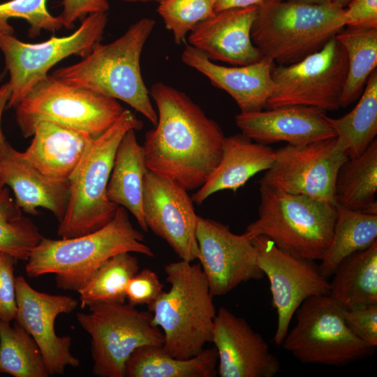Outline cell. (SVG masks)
Returning <instances> with one entry per match:
<instances>
[{
  "label": "cell",
  "instance_id": "18",
  "mask_svg": "<svg viewBox=\"0 0 377 377\" xmlns=\"http://www.w3.org/2000/svg\"><path fill=\"white\" fill-rule=\"evenodd\" d=\"M212 343L221 377H274L281 370L279 360L264 338L223 306L214 318Z\"/></svg>",
  "mask_w": 377,
  "mask_h": 377
},
{
  "label": "cell",
  "instance_id": "36",
  "mask_svg": "<svg viewBox=\"0 0 377 377\" xmlns=\"http://www.w3.org/2000/svg\"><path fill=\"white\" fill-rule=\"evenodd\" d=\"M47 0H10L0 3V34L13 35L14 29L8 23L11 18H22L30 25L29 37L34 38L45 30L55 32L63 27L59 16L52 15L46 6Z\"/></svg>",
  "mask_w": 377,
  "mask_h": 377
},
{
  "label": "cell",
  "instance_id": "38",
  "mask_svg": "<svg viewBox=\"0 0 377 377\" xmlns=\"http://www.w3.org/2000/svg\"><path fill=\"white\" fill-rule=\"evenodd\" d=\"M16 259L0 251V319L11 322L17 312L15 264Z\"/></svg>",
  "mask_w": 377,
  "mask_h": 377
},
{
  "label": "cell",
  "instance_id": "19",
  "mask_svg": "<svg viewBox=\"0 0 377 377\" xmlns=\"http://www.w3.org/2000/svg\"><path fill=\"white\" fill-rule=\"evenodd\" d=\"M326 111L311 106L286 105L242 112L235 121L242 133L265 145L279 142L302 145L335 138L325 119Z\"/></svg>",
  "mask_w": 377,
  "mask_h": 377
},
{
  "label": "cell",
  "instance_id": "10",
  "mask_svg": "<svg viewBox=\"0 0 377 377\" xmlns=\"http://www.w3.org/2000/svg\"><path fill=\"white\" fill-rule=\"evenodd\" d=\"M330 295L313 296L297 310V323L281 345L304 364L342 366L374 352L348 327Z\"/></svg>",
  "mask_w": 377,
  "mask_h": 377
},
{
  "label": "cell",
  "instance_id": "6",
  "mask_svg": "<svg viewBox=\"0 0 377 377\" xmlns=\"http://www.w3.org/2000/svg\"><path fill=\"white\" fill-rule=\"evenodd\" d=\"M258 218L246 229L263 235L295 257L321 260L331 242L337 219L336 203L291 194L260 185Z\"/></svg>",
  "mask_w": 377,
  "mask_h": 377
},
{
  "label": "cell",
  "instance_id": "45",
  "mask_svg": "<svg viewBox=\"0 0 377 377\" xmlns=\"http://www.w3.org/2000/svg\"><path fill=\"white\" fill-rule=\"evenodd\" d=\"M350 0H333V3L339 6L341 8H346Z\"/></svg>",
  "mask_w": 377,
  "mask_h": 377
},
{
  "label": "cell",
  "instance_id": "24",
  "mask_svg": "<svg viewBox=\"0 0 377 377\" xmlns=\"http://www.w3.org/2000/svg\"><path fill=\"white\" fill-rule=\"evenodd\" d=\"M274 159V149L242 133L225 137L220 161L207 181L192 195L193 202L200 205L216 192H235L255 175L270 168Z\"/></svg>",
  "mask_w": 377,
  "mask_h": 377
},
{
  "label": "cell",
  "instance_id": "40",
  "mask_svg": "<svg viewBox=\"0 0 377 377\" xmlns=\"http://www.w3.org/2000/svg\"><path fill=\"white\" fill-rule=\"evenodd\" d=\"M63 10L59 16L63 27L72 29L80 18L94 13H107L110 5L107 0H62Z\"/></svg>",
  "mask_w": 377,
  "mask_h": 377
},
{
  "label": "cell",
  "instance_id": "28",
  "mask_svg": "<svg viewBox=\"0 0 377 377\" xmlns=\"http://www.w3.org/2000/svg\"><path fill=\"white\" fill-rule=\"evenodd\" d=\"M354 108L339 118L325 115L335 133L337 147L349 158L361 155L377 135V70L369 76Z\"/></svg>",
  "mask_w": 377,
  "mask_h": 377
},
{
  "label": "cell",
  "instance_id": "29",
  "mask_svg": "<svg viewBox=\"0 0 377 377\" xmlns=\"http://www.w3.org/2000/svg\"><path fill=\"white\" fill-rule=\"evenodd\" d=\"M377 140L360 156L348 158L339 168L336 203L350 209L377 214Z\"/></svg>",
  "mask_w": 377,
  "mask_h": 377
},
{
  "label": "cell",
  "instance_id": "4",
  "mask_svg": "<svg viewBox=\"0 0 377 377\" xmlns=\"http://www.w3.org/2000/svg\"><path fill=\"white\" fill-rule=\"evenodd\" d=\"M168 291L147 305L152 324L164 335L163 349L179 359L190 358L212 343L216 310L199 263L181 260L165 268Z\"/></svg>",
  "mask_w": 377,
  "mask_h": 377
},
{
  "label": "cell",
  "instance_id": "25",
  "mask_svg": "<svg viewBox=\"0 0 377 377\" xmlns=\"http://www.w3.org/2000/svg\"><path fill=\"white\" fill-rule=\"evenodd\" d=\"M131 129L121 140L114 159L107 194L109 200L129 211L145 232L148 231L142 209L143 182L148 169L142 145Z\"/></svg>",
  "mask_w": 377,
  "mask_h": 377
},
{
  "label": "cell",
  "instance_id": "27",
  "mask_svg": "<svg viewBox=\"0 0 377 377\" xmlns=\"http://www.w3.org/2000/svg\"><path fill=\"white\" fill-rule=\"evenodd\" d=\"M332 276L330 295L343 308L377 304V241L346 258Z\"/></svg>",
  "mask_w": 377,
  "mask_h": 377
},
{
  "label": "cell",
  "instance_id": "13",
  "mask_svg": "<svg viewBox=\"0 0 377 377\" xmlns=\"http://www.w3.org/2000/svg\"><path fill=\"white\" fill-rule=\"evenodd\" d=\"M275 159L258 180L260 185L336 203L334 185L340 166L348 157L336 138L274 150Z\"/></svg>",
  "mask_w": 377,
  "mask_h": 377
},
{
  "label": "cell",
  "instance_id": "43",
  "mask_svg": "<svg viewBox=\"0 0 377 377\" xmlns=\"http://www.w3.org/2000/svg\"><path fill=\"white\" fill-rule=\"evenodd\" d=\"M10 96L11 88L9 83L6 82L0 87V150L8 142L1 129V118L3 110L7 107Z\"/></svg>",
  "mask_w": 377,
  "mask_h": 377
},
{
  "label": "cell",
  "instance_id": "39",
  "mask_svg": "<svg viewBox=\"0 0 377 377\" xmlns=\"http://www.w3.org/2000/svg\"><path fill=\"white\" fill-rule=\"evenodd\" d=\"M342 314L351 331L371 347L377 346V304L347 309Z\"/></svg>",
  "mask_w": 377,
  "mask_h": 377
},
{
  "label": "cell",
  "instance_id": "11",
  "mask_svg": "<svg viewBox=\"0 0 377 377\" xmlns=\"http://www.w3.org/2000/svg\"><path fill=\"white\" fill-rule=\"evenodd\" d=\"M347 68L346 51L335 36L300 61L274 64L272 89L265 109L304 105L337 110L341 108Z\"/></svg>",
  "mask_w": 377,
  "mask_h": 377
},
{
  "label": "cell",
  "instance_id": "35",
  "mask_svg": "<svg viewBox=\"0 0 377 377\" xmlns=\"http://www.w3.org/2000/svg\"><path fill=\"white\" fill-rule=\"evenodd\" d=\"M158 3L157 12L178 45L185 41L199 22L215 13V0H161Z\"/></svg>",
  "mask_w": 377,
  "mask_h": 377
},
{
  "label": "cell",
  "instance_id": "21",
  "mask_svg": "<svg viewBox=\"0 0 377 377\" xmlns=\"http://www.w3.org/2000/svg\"><path fill=\"white\" fill-rule=\"evenodd\" d=\"M186 66L207 77L216 87L226 91L242 112L266 108L272 89L274 63L266 58L245 66H225L209 60L202 52L187 45L181 55Z\"/></svg>",
  "mask_w": 377,
  "mask_h": 377
},
{
  "label": "cell",
  "instance_id": "12",
  "mask_svg": "<svg viewBox=\"0 0 377 377\" xmlns=\"http://www.w3.org/2000/svg\"><path fill=\"white\" fill-rule=\"evenodd\" d=\"M108 22L106 13L87 15L71 34L38 43H28L13 35L0 34V50L10 74L11 96L8 108H15L50 69L71 55L82 57L100 43Z\"/></svg>",
  "mask_w": 377,
  "mask_h": 377
},
{
  "label": "cell",
  "instance_id": "31",
  "mask_svg": "<svg viewBox=\"0 0 377 377\" xmlns=\"http://www.w3.org/2000/svg\"><path fill=\"white\" fill-rule=\"evenodd\" d=\"M335 38L347 56V75L340 101L341 108H345L360 98L369 76L376 69L377 29L345 27Z\"/></svg>",
  "mask_w": 377,
  "mask_h": 377
},
{
  "label": "cell",
  "instance_id": "46",
  "mask_svg": "<svg viewBox=\"0 0 377 377\" xmlns=\"http://www.w3.org/2000/svg\"><path fill=\"white\" fill-rule=\"evenodd\" d=\"M123 1H126V2H131V3H136V2L146 3V2H151V1L159 2L161 0H123Z\"/></svg>",
  "mask_w": 377,
  "mask_h": 377
},
{
  "label": "cell",
  "instance_id": "37",
  "mask_svg": "<svg viewBox=\"0 0 377 377\" xmlns=\"http://www.w3.org/2000/svg\"><path fill=\"white\" fill-rule=\"evenodd\" d=\"M163 288L156 272L150 269H143L128 281L125 289L126 301L133 306L148 305L158 297Z\"/></svg>",
  "mask_w": 377,
  "mask_h": 377
},
{
  "label": "cell",
  "instance_id": "30",
  "mask_svg": "<svg viewBox=\"0 0 377 377\" xmlns=\"http://www.w3.org/2000/svg\"><path fill=\"white\" fill-rule=\"evenodd\" d=\"M335 205L337 214L331 242L318 265L320 273L327 279L346 258L377 241V214Z\"/></svg>",
  "mask_w": 377,
  "mask_h": 377
},
{
  "label": "cell",
  "instance_id": "9",
  "mask_svg": "<svg viewBox=\"0 0 377 377\" xmlns=\"http://www.w3.org/2000/svg\"><path fill=\"white\" fill-rule=\"evenodd\" d=\"M77 320L91 338L92 372L98 377H125V364L143 346H163L162 330L152 324L151 312L128 303H98Z\"/></svg>",
  "mask_w": 377,
  "mask_h": 377
},
{
  "label": "cell",
  "instance_id": "2",
  "mask_svg": "<svg viewBox=\"0 0 377 377\" xmlns=\"http://www.w3.org/2000/svg\"><path fill=\"white\" fill-rule=\"evenodd\" d=\"M144 235L135 229L128 211L118 206L113 219L101 228L71 238L43 237L25 266L30 278L54 274L59 288L78 292L101 265L122 253H137L154 258L144 243Z\"/></svg>",
  "mask_w": 377,
  "mask_h": 377
},
{
  "label": "cell",
  "instance_id": "7",
  "mask_svg": "<svg viewBox=\"0 0 377 377\" xmlns=\"http://www.w3.org/2000/svg\"><path fill=\"white\" fill-rule=\"evenodd\" d=\"M142 127L141 120L124 109L110 128L93 139L68 179V202L57 230L61 238L91 232L113 219L118 206L109 200L107 188L115 153L126 132Z\"/></svg>",
  "mask_w": 377,
  "mask_h": 377
},
{
  "label": "cell",
  "instance_id": "41",
  "mask_svg": "<svg viewBox=\"0 0 377 377\" xmlns=\"http://www.w3.org/2000/svg\"><path fill=\"white\" fill-rule=\"evenodd\" d=\"M344 9L346 27L377 29V0H350Z\"/></svg>",
  "mask_w": 377,
  "mask_h": 377
},
{
  "label": "cell",
  "instance_id": "1",
  "mask_svg": "<svg viewBox=\"0 0 377 377\" xmlns=\"http://www.w3.org/2000/svg\"><path fill=\"white\" fill-rule=\"evenodd\" d=\"M149 94L158 120L142 145L148 170L170 179L187 191L200 188L219 164L224 134L185 93L158 82Z\"/></svg>",
  "mask_w": 377,
  "mask_h": 377
},
{
  "label": "cell",
  "instance_id": "16",
  "mask_svg": "<svg viewBox=\"0 0 377 377\" xmlns=\"http://www.w3.org/2000/svg\"><path fill=\"white\" fill-rule=\"evenodd\" d=\"M184 187L148 170L144 177L142 209L147 227L164 239L181 260L198 258L199 216Z\"/></svg>",
  "mask_w": 377,
  "mask_h": 377
},
{
  "label": "cell",
  "instance_id": "17",
  "mask_svg": "<svg viewBox=\"0 0 377 377\" xmlns=\"http://www.w3.org/2000/svg\"><path fill=\"white\" fill-rule=\"evenodd\" d=\"M15 322L37 343L50 376L64 374L67 367H78L80 361L71 350V337H59L54 329L57 317L73 311L77 307V300L67 295L38 291L22 276L15 279Z\"/></svg>",
  "mask_w": 377,
  "mask_h": 377
},
{
  "label": "cell",
  "instance_id": "23",
  "mask_svg": "<svg viewBox=\"0 0 377 377\" xmlns=\"http://www.w3.org/2000/svg\"><path fill=\"white\" fill-rule=\"evenodd\" d=\"M22 156L46 176L68 181L94 137L56 122L41 121Z\"/></svg>",
  "mask_w": 377,
  "mask_h": 377
},
{
  "label": "cell",
  "instance_id": "26",
  "mask_svg": "<svg viewBox=\"0 0 377 377\" xmlns=\"http://www.w3.org/2000/svg\"><path fill=\"white\" fill-rule=\"evenodd\" d=\"M215 347L204 349L186 359L175 357L162 346H143L135 349L125 364V377H215L218 375Z\"/></svg>",
  "mask_w": 377,
  "mask_h": 377
},
{
  "label": "cell",
  "instance_id": "5",
  "mask_svg": "<svg viewBox=\"0 0 377 377\" xmlns=\"http://www.w3.org/2000/svg\"><path fill=\"white\" fill-rule=\"evenodd\" d=\"M345 27V9L333 2L263 0L257 6L251 37L264 58L290 65L320 50Z\"/></svg>",
  "mask_w": 377,
  "mask_h": 377
},
{
  "label": "cell",
  "instance_id": "8",
  "mask_svg": "<svg viewBox=\"0 0 377 377\" xmlns=\"http://www.w3.org/2000/svg\"><path fill=\"white\" fill-rule=\"evenodd\" d=\"M24 138L41 121L56 122L96 138L110 128L124 110L117 100L67 85L47 75L14 108Z\"/></svg>",
  "mask_w": 377,
  "mask_h": 377
},
{
  "label": "cell",
  "instance_id": "42",
  "mask_svg": "<svg viewBox=\"0 0 377 377\" xmlns=\"http://www.w3.org/2000/svg\"><path fill=\"white\" fill-rule=\"evenodd\" d=\"M263 0H215V13L233 8L258 6Z\"/></svg>",
  "mask_w": 377,
  "mask_h": 377
},
{
  "label": "cell",
  "instance_id": "3",
  "mask_svg": "<svg viewBox=\"0 0 377 377\" xmlns=\"http://www.w3.org/2000/svg\"><path fill=\"white\" fill-rule=\"evenodd\" d=\"M156 22L144 17L134 22L114 41L98 43L74 64L52 75L63 83L119 99L156 125L158 114L150 101L140 71V56Z\"/></svg>",
  "mask_w": 377,
  "mask_h": 377
},
{
  "label": "cell",
  "instance_id": "44",
  "mask_svg": "<svg viewBox=\"0 0 377 377\" xmlns=\"http://www.w3.org/2000/svg\"><path fill=\"white\" fill-rule=\"evenodd\" d=\"M277 1H288L304 4L310 5H327L332 3L333 0H277Z\"/></svg>",
  "mask_w": 377,
  "mask_h": 377
},
{
  "label": "cell",
  "instance_id": "33",
  "mask_svg": "<svg viewBox=\"0 0 377 377\" xmlns=\"http://www.w3.org/2000/svg\"><path fill=\"white\" fill-rule=\"evenodd\" d=\"M139 269V261L131 253L108 259L77 292L82 309L98 303L126 302V286Z\"/></svg>",
  "mask_w": 377,
  "mask_h": 377
},
{
  "label": "cell",
  "instance_id": "47",
  "mask_svg": "<svg viewBox=\"0 0 377 377\" xmlns=\"http://www.w3.org/2000/svg\"><path fill=\"white\" fill-rule=\"evenodd\" d=\"M2 186H4L2 184L1 176V173H0V187H2Z\"/></svg>",
  "mask_w": 377,
  "mask_h": 377
},
{
  "label": "cell",
  "instance_id": "20",
  "mask_svg": "<svg viewBox=\"0 0 377 377\" xmlns=\"http://www.w3.org/2000/svg\"><path fill=\"white\" fill-rule=\"evenodd\" d=\"M257 6L216 12L189 33L188 45L211 61L245 66L263 58L251 37Z\"/></svg>",
  "mask_w": 377,
  "mask_h": 377
},
{
  "label": "cell",
  "instance_id": "14",
  "mask_svg": "<svg viewBox=\"0 0 377 377\" xmlns=\"http://www.w3.org/2000/svg\"><path fill=\"white\" fill-rule=\"evenodd\" d=\"M257 264L269 279L277 325L273 341L281 346L300 306L308 298L330 295V284L313 260L295 257L279 249L269 238H252Z\"/></svg>",
  "mask_w": 377,
  "mask_h": 377
},
{
  "label": "cell",
  "instance_id": "15",
  "mask_svg": "<svg viewBox=\"0 0 377 377\" xmlns=\"http://www.w3.org/2000/svg\"><path fill=\"white\" fill-rule=\"evenodd\" d=\"M198 260L214 297L223 296L243 282L265 276L257 264L252 237L231 232L216 221L199 216L196 229Z\"/></svg>",
  "mask_w": 377,
  "mask_h": 377
},
{
  "label": "cell",
  "instance_id": "22",
  "mask_svg": "<svg viewBox=\"0 0 377 377\" xmlns=\"http://www.w3.org/2000/svg\"><path fill=\"white\" fill-rule=\"evenodd\" d=\"M0 173L3 185L11 188L22 210L36 215L37 209L42 207L50 211L59 222L61 221L69 199V181L54 179L43 174L8 142L0 150Z\"/></svg>",
  "mask_w": 377,
  "mask_h": 377
},
{
  "label": "cell",
  "instance_id": "32",
  "mask_svg": "<svg viewBox=\"0 0 377 377\" xmlns=\"http://www.w3.org/2000/svg\"><path fill=\"white\" fill-rule=\"evenodd\" d=\"M0 319V373L14 377L50 376L33 337L18 323Z\"/></svg>",
  "mask_w": 377,
  "mask_h": 377
},
{
  "label": "cell",
  "instance_id": "34",
  "mask_svg": "<svg viewBox=\"0 0 377 377\" xmlns=\"http://www.w3.org/2000/svg\"><path fill=\"white\" fill-rule=\"evenodd\" d=\"M43 236L12 198L8 188L0 187V251L27 260Z\"/></svg>",
  "mask_w": 377,
  "mask_h": 377
}]
</instances>
